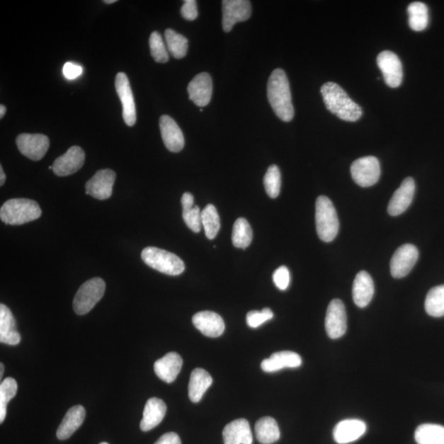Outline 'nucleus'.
I'll return each mask as SVG.
<instances>
[{
  "label": "nucleus",
  "mask_w": 444,
  "mask_h": 444,
  "mask_svg": "<svg viewBox=\"0 0 444 444\" xmlns=\"http://www.w3.org/2000/svg\"><path fill=\"white\" fill-rule=\"evenodd\" d=\"M268 98L275 114L284 122L292 121L295 110L287 74L277 69L268 79Z\"/></svg>",
  "instance_id": "obj_1"
},
{
  "label": "nucleus",
  "mask_w": 444,
  "mask_h": 444,
  "mask_svg": "<svg viewBox=\"0 0 444 444\" xmlns=\"http://www.w3.org/2000/svg\"><path fill=\"white\" fill-rule=\"evenodd\" d=\"M321 93L326 109L339 119L348 122L360 119L361 107L352 101L338 84L333 81L324 84L321 86Z\"/></svg>",
  "instance_id": "obj_2"
},
{
  "label": "nucleus",
  "mask_w": 444,
  "mask_h": 444,
  "mask_svg": "<svg viewBox=\"0 0 444 444\" xmlns=\"http://www.w3.org/2000/svg\"><path fill=\"white\" fill-rule=\"evenodd\" d=\"M42 215L38 203L27 198L10 199L0 209V218L8 224L18 226L34 220Z\"/></svg>",
  "instance_id": "obj_3"
},
{
  "label": "nucleus",
  "mask_w": 444,
  "mask_h": 444,
  "mask_svg": "<svg viewBox=\"0 0 444 444\" xmlns=\"http://www.w3.org/2000/svg\"><path fill=\"white\" fill-rule=\"evenodd\" d=\"M315 221L321 241H333L338 236L340 224L338 213L328 197L319 196L316 200Z\"/></svg>",
  "instance_id": "obj_4"
},
{
  "label": "nucleus",
  "mask_w": 444,
  "mask_h": 444,
  "mask_svg": "<svg viewBox=\"0 0 444 444\" xmlns=\"http://www.w3.org/2000/svg\"><path fill=\"white\" fill-rule=\"evenodd\" d=\"M141 257L147 266L166 275H181L186 269L180 257L159 248L147 247L142 250Z\"/></svg>",
  "instance_id": "obj_5"
},
{
  "label": "nucleus",
  "mask_w": 444,
  "mask_h": 444,
  "mask_svg": "<svg viewBox=\"0 0 444 444\" xmlns=\"http://www.w3.org/2000/svg\"><path fill=\"white\" fill-rule=\"evenodd\" d=\"M106 292V283L103 280L95 278L89 280L81 285L74 300V312L79 315H85L90 312L99 302Z\"/></svg>",
  "instance_id": "obj_6"
},
{
  "label": "nucleus",
  "mask_w": 444,
  "mask_h": 444,
  "mask_svg": "<svg viewBox=\"0 0 444 444\" xmlns=\"http://www.w3.org/2000/svg\"><path fill=\"white\" fill-rule=\"evenodd\" d=\"M351 176L357 185L367 188L375 186L380 178L379 160L375 156H365L352 163Z\"/></svg>",
  "instance_id": "obj_7"
},
{
  "label": "nucleus",
  "mask_w": 444,
  "mask_h": 444,
  "mask_svg": "<svg viewBox=\"0 0 444 444\" xmlns=\"http://www.w3.org/2000/svg\"><path fill=\"white\" fill-rule=\"evenodd\" d=\"M251 3L248 0H223L222 28L229 33L237 23L246 22L251 16Z\"/></svg>",
  "instance_id": "obj_8"
},
{
  "label": "nucleus",
  "mask_w": 444,
  "mask_h": 444,
  "mask_svg": "<svg viewBox=\"0 0 444 444\" xmlns=\"http://www.w3.org/2000/svg\"><path fill=\"white\" fill-rule=\"evenodd\" d=\"M325 329L331 339H338L346 334L347 317L343 301L338 299L331 301L326 309Z\"/></svg>",
  "instance_id": "obj_9"
},
{
  "label": "nucleus",
  "mask_w": 444,
  "mask_h": 444,
  "mask_svg": "<svg viewBox=\"0 0 444 444\" xmlns=\"http://www.w3.org/2000/svg\"><path fill=\"white\" fill-rule=\"evenodd\" d=\"M419 258V251L413 244H404L397 249L391 259V274L394 278H402L410 273Z\"/></svg>",
  "instance_id": "obj_10"
},
{
  "label": "nucleus",
  "mask_w": 444,
  "mask_h": 444,
  "mask_svg": "<svg viewBox=\"0 0 444 444\" xmlns=\"http://www.w3.org/2000/svg\"><path fill=\"white\" fill-rule=\"evenodd\" d=\"M385 84L392 89L398 88L402 81V64L398 56L389 50L382 51L377 58Z\"/></svg>",
  "instance_id": "obj_11"
},
{
  "label": "nucleus",
  "mask_w": 444,
  "mask_h": 444,
  "mask_svg": "<svg viewBox=\"0 0 444 444\" xmlns=\"http://www.w3.org/2000/svg\"><path fill=\"white\" fill-rule=\"evenodd\" d=\"M16 144L20 152L33 161L42 160L50 147V140L44 135L22 134L18 136Z\"/></svg>",
  "instance_id": "obj_12"
},
{
  "label": "nucleus",
  "mask_w": 444,
  "mask_h": 444,
  "mask_svg": "<svg viewBox=\"0 0 444 444\" xmlns=\"http://www.w3.org/2000/svg\"><path fill=\"white\" fill-rule=\"evenodd\" d=\"M115 89L123 106V118L127 126L136 123V106L129 79L125 73H119L115 78Z\"/></svg>",
  "instance_id": "obj_13"
},
{
  "label": "nucleus",
  "mask_w": 444,
  "mask_h": 444,
  "mask_svg": "<svg viewBox=\"0 0 444 444\" xmlns=\"http://www.w3.org/2000/svg\"><path fill=\"white\" fill-rule=\"evenodd\" d=\"M116 175L110 169L96 172L86 183V193L98 200H106L112 195Z\"/></svg>",
  "instance_id": "obj_14"
},
{
  "label": "nucleus",
  "mask_w": 444,
  "mask_h": 444,
  "mask_svg": "<svg viewBox=\"0 0 444 444\" xmlns=\"http://www.w3.org/2000/svg\"><path fill=\"white\" fill-rule=\"evenodd\" d=\"M85 161V152L80 147L74 146L53 163V171L58 176H68L79 171Z\"/></svg>",
  "instance_id": "obj_15"
},
{
  "label": "nucleus",
  "mask_w": 444,
  "mask_h": 444,
  "mask_svg": "<svg viewBox=\"0 0 444 444\" xmlns=\"http://www.w3.org/2000/svg\"><path fill=\"white\" fill-rule=\"evenodd\" d=\"M416 183L411 177L405 178L392 195L387 212L392 217L399 216L411 205L414 198Z\"/></svg>",
  "instance_id": "obj_16"
},
{
  "label": "nucleus",
  "mask_w": 444,
  "mask_h": 444,
  "mask_svg": "<svg viewBox=\"0 0 444 444\" xmlns=\"http://www.w3.org/2000/svg\"><path fill=\"white\" fill-rule=\"evenodd\" d=\"M190 99L199 107L209 104L212 95V80L207 73L198 74L188 86Z\"/></svg>",
  "instance_id": "obj_17"
},
{
  "label": "nucleus",
  "mask_w": 444,
  "mask_h": 444,
  "mask_svg": "<svg viewBox=\"0 0 444 444\" xmlns=\"http://www.w3.org/2000/svg\"><path fill=\"white\" fill-rule=\"evenodd\" d=\"M161 137L168 150L178 152L185 147V137L181 127L169 115H162L160 118Z\"/></svg>",
  "instance_id": "obj_18"
},
{
  "label": "nucleus",
  "mask_w": 444,
  "mask_h": 444,
  "mask_svg": "<svg viewBox=\"0 0 444 444\" xmlns=\"http://www.w3.org/2000/svg\"><path fill=\"white\" fill-rule=\"evenodd\" d=\"M193 324L208 338H218L224 331V320L220 315L212 311H202L193 315Z\"/></svg>",
  "instance_id": "obj_19"
},
{
  "label": "nucleus",
  "mask_w": 444,
  "mask_h": 444,
  "mask_svg": "<svg viewBox=\"0 0 444 444\" xmlns=\"http://www.w3.org/2000/svg\"><path fill=\"white\" fill-rule=\"evenodd\" d=\"M367 426L364 421L356 419L345 420L336 426L334 438L339 444L355 442L365 435Z\"/></svg>",
  "instance_id": "obj_20"
},
{
  "label": "nucleus",
  "mask_w": 444,
  "mask_h": 444,
  "mask_svg": "<svg viewBox=\"0 0 444 444\" xmlns=\"http://www.w3.org/2000/svg\"><path fill=\"white\" fill-rule=\"evenodd\" d=\"M182 365L181 356L176 352H170L155 362L154 371L160 380L171 384L180 374Z\"/></svg>",
  "instance_id": "obj_21"
},
{
  "label": "nucleus",
  "mask_w": 444,
  "mask_h": 444,
  "mask_svg": "<svg viewBox=\"0 0 444 444\" xmlns=\"http://www.w3.org/2000/svg\"><path fill=\"white\" fill-rule=\"evenodd\" d=\"M302 359L295 352L284 351L273 353L270 358L263 360L261 368L264 372H278L285 368H298Z\"/></svg>",
  "instance_id": "obj_22"
},
{
  "label": "nucleus",
  "mask_w": 444,
  "mask_h": 444,
  "mask_svg": "<svg viewBox=\"0 0 444 444\" xmlns=\"http://www.w3.org/2000/svg\"><path fill=\"white\" fill-rule=\"evenodd\" d=\"M224 444H252L253 435L246 419H238L229 423L223 431Z\"/></svg>",
  "instance_id": "obj_23"
},
{
  "label": "nucleus",
  "mask_w": 444,
  "mask_h": 444,
  "mask_svg": "<svg viewBox=\"0 0 444 444\" xmlns=\"http://www.w3.org/2000/svg\"><path fill=\"white\" fill-rule=\"evenodd\" d=\"M167 407L166 403L157 397L150 398L146 403L144 416L140 423L141 431L147 432L152 430L166 416Z\"/></svg>",
  "instance_id": "obj_24"
},
{
  "label": "nucleus",
  "mask_w": 444,
  "mask_h": 444,
  "mask_svg": "<svg viewBox=\"0 0 444 444\" xmlns=\"http://www.w3.org/2000/svg\"><path fill=\"white\" fill-rule=\"evenodd\" d=\"M0 341L9 346H17L21 341L11 310L4 304H0Z\"/></svg>",
  "instance_id": "obj_25"
},
{
  "label": "nucleus",
  "mask_w": 444,
  "mask_h": 444,
  "mask_svg": "<svg viewBox=\"0 0 444 444\" xmlns=\"http://www.w3.org/2000/svg\"><path fill=\"white\" fill-rule=\"evenodd\" d=\"M375 294V285L368 273L361 271L356 275L352 289L355 304L365 308L370 303Z\"/></svg>",
  "instance_id": "obj_26"
},
{
  "label": "nucleus",
  "mask_w": 444,
  "mask_h": 444,
  "mask_svg": "<svg viewBox=\"0 0 444 444\" xmlns=\"http://www.w3.org/2000/svg\"><path fill=\"white\" fill-rule=\"evenodd\" d=\"M86 417V411L84 406H74L66 413L61 422L58 431L57 437L60 440H67L72 436L76 431L83 425Z\"/></svg>",
  "instance_id": "obj_27"
},
{
  "label": "nucleus",
  "mask_w": 444,
  "mask_h": 444,
  "mask_svg": "<svg viewBox=\"0 0 444 444\" xmlns=\"http://www.w3.org/2000/svg\"><path fill=\"white\" fill-rule=\"evenodd\" d=\"M212 384V377L205 370L198 368L191 372L188 384V397L191 402H200L204 394Z\"/></svg>",
  "instance_id": "obj_28"
},
{
  "label": "nucleus",
  "mask_w": 444,
  "mask_h": 444,
  "mask_svg": "<svg viewBox=\"0 0 444 444\" xmlns=\"http://www.w3.org/2000/svg\"><path fill=\"white\" fill-rule=\"evenodd\" d=\"M181 203L183 221L192 232L198 233L202 227V212L198 206H195V198L190 193H185L182 196Z\"/></svg>",
  "instance_id": "obj_29"
},
{
  "label": "nucleus",
  "mask_w": 444,
  "mask_h": 444,
  "mask_svg": "<svg viewBox=\"0 0 444 444\" xmlns=\"http://www.w3.org/2000/svg\"><path fill=\"white\" fill-rule=\"evenodd\" d=\"M255 433L257 440L263 444H271L277 442L280 433L277 421L272 417H263L255 425Z\"/></svg>",
  "instance_id": "obj_30"
},
{
  "label": "nucleus",
  "mask_w": 444,
  "mask_h": 444,
  "mask_svg": "<svg viewBox=\"0 0 444 444\" xmlns=\"http://www.w3.org/2000/svg\"><path fill=\"white\" fill-rule=\"evenodd\" d=\"M418 444H444V427L436 423H423L416 428Z\"/></svg>",
  "instance_id": "obj_31"
},
{
  "label": "nucleus",
  "mask_w": 444,
  "mask_h": 444,
  "mask_svg": "<svg viewBox=\"0 0 444 444\" xmlns=\"http://www.w3.org/2000/svg\"><path fill=\"white\" fill-rule=\"evenodd\" d=\"M409 15V25L413 30L421 32L428 27V10L426 5L421 2H413L407 8Z\"/></svg>",
  "instance_id": "obj_32"
},
{
  "label": "nucleus",
  "mask_w": 444,
  "mask_h": 444,
  "mask_svg": "<svg viewBox=\"0 0 444 444\" xmlns=\"http://www.w3.org/2000/svg\"><path fill=\"white\" fill-rule=\"evenodd\" d=\"M253 241V231L249 223L244 218H238L234 224L232 243L238 249H246Z\"/></svg>",
  "instance_id": "obj_33"
},
{
  "label": "nucleus",
  "mask_w": 444,
  "mask_h": 444,
  "mask_svg": "<svg viewBox=\"0 0 444 444\" xmlns=\"http://www.w3.org/2000/svg\"><path fill=\"white\" fill-rule=\"evenodd\" d=\"M425 308L428 315L435 318L444 316V285L432 288L427 294Z\"/></svg>",
  "instance_id": "obj_34"
},
{
  "label": "nucleus",
  "mask_w": 444,
  "mask_h": 444,
  "mask_svg": "<svg viewBox=\"0 0 444 444\" xmlns=\"http://www.w3.org/2000/svg\"><path fill=\"white\" fill-rule=\"evenodd\" d=\"M202 226L209 239H215L221 228L220 217L217 208L212 204H208L201 212Z\"/></svg>",
  "instance_id": "obj_35"
},
{
  "label": "nucleus",
  "mask_w": 444,
  "mask_h": 444,
  "mask_svg": "<svg viewBox=\"0 0 444 444\" xmlns=\"http://www.w3.org/2000/svg\"><path fill=\"white\" fill-rule=\"evenodd\" d=\"M166 42L168 50L176 59L185 57L188 52V39L172 29H166L165 32Z\"/></svg>",
  "instance_id": "obj_36"
},
{
  "label": "nucleus",
  "mask_w": 444,
  "mask_h": 444,
  "mask_svg": "<svg viewBox=\"0 0 444 444\" xmlns=\"http://www.w3.org/2000/svg\"><path fill=\"white\" fill-rule=\"evenodd\" d=\"M18 384L13 377H7L0 385V423H3L7 414V405L16 396Z\"/></svg>",
  "instance_id": "obj_37"
},
{
  "label": "nucleus",
  "mask_w": 444,
  "mask_h": 444,
  "mask_svg": "<svg viewBox=\"0 0 444 444\" xmlns=\"http://www.w3.org/2000/svg\"><path fill=\"white\" fill-rule=\"evenodd\" d=\"M265 190L271 198H278L282 186V176L278 166H269L266 175L263 178Z\"/></svg>",
  "instance_id": "obj_38"
},
{
  "label": "nucleus",
  "mask_w": 444,
  "mask_h": 444,
  "mask_svg": "<svg viewBox=\"0 0 444 444\" xmlns=\"http://www.w3.org/2000/svg\"><path fill=\"white\" fill-rule=\"evenodd\" d=\"M150 50L152 58L156 62L165 64L169 60L167 50L159 33L153 32L149 39Z\"/></svg>",
  "instance_id": "obj_39"
},
{
  "label": "nucleus",
  "mask_w": 444,
  "mask_h": 444,
  "mask_svg": "<svg viewBox=\"0 0 444 444\" xmlns=\"http://www.w3.org/2000/svg\"><path fill=\"white\" fill-rule=\"evenodd\" d=\"M273 312L268 308H265L262 311L253 310L247 314V324L252 329H257L268 320L273 318Z\"/></svg>",
  "instance_id": "obj_40"
},
{
  "label": "nucleus",
  "mask_w": 444,
  "mask_h": 444,
  "mask_svg": "<svg viewBox=\"0 0 444 444\" xmlns=\"http://www.w3.org/2000/svg\"><path fill=\"white\" fill-rule=\"evenodd\" d=\"M273 282L280 290H287L290 285V272L287 267L278 268L273 273Z\"/></svg>",
  "instance_id": "obj_41"
},
{
  "label": "nucleus",
  "mask_w": 444,
  "mask_h": 444,
  "mask_svg": "<svg viewBox=\"0 0 444 444\" xmlns=\"http://www.w3.org/2000/svg\"><path fill=\"white\" fill-rule=\"evenodd\" d=\"M182 17L188 21H193L198 18V8L195 0H186L181 8Z\"/></svg>",
  "instance_id": "obj_42"
},
{
  "label": "nucleus",
  "mask_w": 444,
  "mask_h": 444,
  "mask_svg": "<svg viewBox=\"0 0 444 444\" xmlns=\"http://www.w3.org/2000/svg\"><path fill=\"white\" fill-rule=\"evenodd\" d=\"M84 69L79 64L67 62L64 65L63 74L66 79H75L83 74Z\"/></svg>",
  "instance_id": "obj_43"
},
{
  "label": "nucleus",
  "mask_w": 444,
  "mask_h": 444,
  "mask_svg": "<svg viewBox=\"0 0 444 444\" xmlns=\"http://www.w3.org/2000/svg\"><path fill=\"white\" fill-rule=\"evenodd\" d=\"M154 444H181V438L176 433H166Z\"/></svg>",
  "instance_id": "obj_44"
},
{
  "label": "nucleus",
  "mask_w": 444,
  "mask_h": 444,
  "mask_svg": "<svg viewBox=\"0 0 444 444\" xmlns=\"http://www.w3.org/2000/svg\"><path fill=\"white\" fill-rule=\"evenodd\" d=\"M5 180H6V176L4 172L3 166H0V186H4Z\"/></svg>",
  "instance_id": "obj_45"
},
{
  "label": "nucleus",
  "mask_w": 444,
  "mask_h": 444,
  "mask_svg": "<svg viewBox=\"0 0 444 444\" xmlns=\"http://www.w3.org/2000/svg\"><path fill=\"white\" fill-rule=\"evenodd\" d=\"M6 106L1 105L0 106V118H3V117L6 114Z\"/></svg>",
  "instance_id": "obj_46"
},
{
  "label": "nucleus",
  "mask_w": 444,
  "mask_h": 444,
  "mask_svg": "<svg viewBox=\"0 0 444 444\" xmlns=\"http://www.w3.org/2000/svg\"><path fill=\"white\" fill-rule=\"evenodd\" d=\"M117 2V0H105L104 3L107 4H115Z\"/></svg>",
  "instance_id": "obj_47"
},
{
  "label": "nucleus",
  "mask_w": 444,
  "mask_h": 444,
  "mask_svg": "<svg viewBox=\"0 0 444 444\" xmlns=\"http://www.w3.org/2000/svg\"><path fill=\"white\" fill-rule=\"evenodd\" d=\"M0 365H1V369H0V370H1V372H0V377H2L3 375H4V366L3 363L0 364Z\"/></svg>",
  "instance_id": "obj_48"
},
{
  "label": "nucleus",
  "mask_w": 444,
  "mask_h": 444,
  "mask_svg": "<svg viewBox=\"0 0 444 444\" xmlns=\"http://www.w3.org/2000/svg\"><path fill=\"white\" fill-rule=\"evenodd\" d=\"M100 444H109V443H106V442H103V443H101Z\"/></svg>",
  "instance_id": "obj_49"
}]
</instances>
